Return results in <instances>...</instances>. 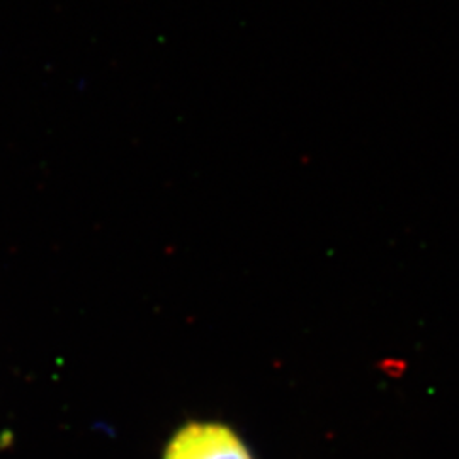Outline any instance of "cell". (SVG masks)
<instances>
[{
  "label": "cell",
  "mask_w": 459,
  "mask_h": 459,
  "mask_svg": "<svg viewBox=\"0 0 459 459\" xmlns=\"http://www.w3.org/2000/svg\"><path fill=\"white\" fill-rule=\"evenodd\" d=\"M164 459H252V455L230 427L191 422L169 441Z\"/></svg>",
  "instance_id": "6da1fadb"
}]
</instances>
